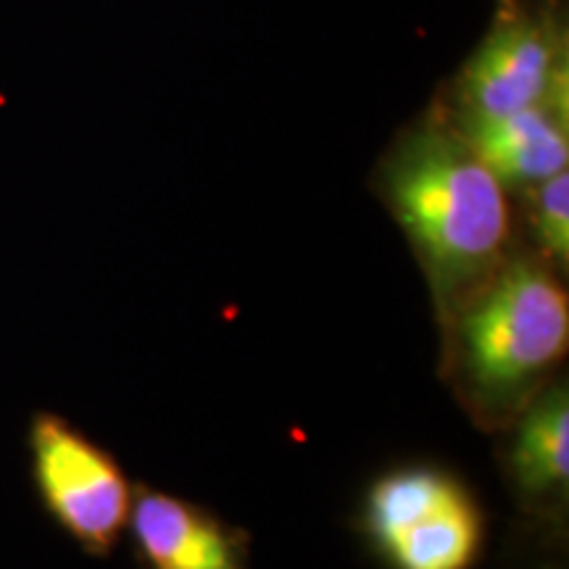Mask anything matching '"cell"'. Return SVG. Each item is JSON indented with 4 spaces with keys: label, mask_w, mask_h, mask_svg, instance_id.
Returning <instances> with one entry per match:
<instances>
[{
    "label": "cell",
    "mask_w": 569,
    "mask_h": 569,
    "mask_svg": "<svg viewBox=\"0 0 569 569\" xmlns=\"http://www.w3.org/2000/svg\"><path fill=\"white\" fill-rule=\"evenodd\" d=\"M388 188L438 288L453 290L486 272L507 243L503 184L467 142L419 134L398 153Z\"/></svg>",
    "instance_id": "6da1fadb"
},
{
    "label": "cell",
    "mask_w": 569,
    "mask_h": 569,
    "mask_svg": "<svg viewBox=\"0 0 569 569\" xmlns=\"http://www.w3.org/2000/svg\"><path fill=\"white\" fill-rule=\"evenodd\" d=\"M467 146L501 184H538L567 169V109L546 98L507 117L469 119Z\"/></svg>",
    "instance_id": "52a82bcc"
},
{
    "label": "cell",
    "mask_w": 569,
    "mask_h": 569,
    "mask_svg": "<svg viewBox=\"0 0 569 569\" xmlns=\"http://www.w3.org/2000/svg\"><path fill=\"white\" fill-rule=\"evenodd\" d=\"M515 472L530 490L565 488L569 478V398L551 390L525 417L515 443Z\"/></svg>",
    "instance_id": "ba28073f"
},
{
    "label": "cell",
    "mask_w": 569,
    "mask_h": 569,
    "mask_svg": "<svg viewBox=\"0 0 569 569\" xmlns=\"http://www.w3.org/2000/svg\"><path fill=\"white\" fill-rule=\"evenodd\" d=\"M559 77L549 34L538 24L511 19L498 24L469 61L461 96L469 119H493L543 103Z\"/></svg>",
    "instance_id": "5b68a950"
},
{
    "label": "cell",
    "mask_w": 569,
    "mask_h": 569,
    "mask_svg": "<svg viewBox=\"0 0 569 569\" xmlns=\"http://www.w3.org/2000/svg\"><path fill=\"white\" fill-rule=\"evenodd\" d=\"M140 557L151 569H246L238 540L206 511L142 490L130 509Z\"/></svg>",
    "instance_id": "8992f818"
},
{
    "label": "cell",
    "mask_w": 569,
    "mask_h": 569,
    "mask_svg": "<svg viewBox=\"0 0 569 569\" xmlns=\"http://www.w3.org/2000/svg\"><path fill=\"white\" fill-rule=\"evenodd\" d=\"M32 478L51 517L92 557H106L130 525L132 490L101 446L42 411L30 427Z\"/></svg>",
    "instance_id": "277c9868"
},
{
    "label": "cell",
    "mask_w": 569,
    "mask_h": 569,
    "mask_svg": "<svg viewBox=\"0 0 569 569\" xmlns=\"http://www.w3.org/2000/svg\"><path fill=\"white\" fill-rule=\"evenodd\" d=\"M369 538L390 569H472L482 549V517L446 472L398 469L369 490Z\"/></svg>",
    "instance_id": "3957f363"
},
{
    "label": "cell",
    "mask_w": 569,
    "mask_h": 569,
    "mask_svg": "<svg viewBox=\"0 0 569 569\" xmlns=\"http://www.w3.org/2000/svg\"><path fill=\"white\" fill-rule=\"evenodd\" d=\"M569 303L565 288L536 264H511L461 322V351L475 388L511 398L565 353Z\"/></svg>",
    "instance_id": "7a4b0ae2"
},
{
    "label": "cell",
    "mask_w": 569,
    "mask_h": 569,
    "mask_svg": "<svg viewBox=\"0 0 569 569\" xmlns=\"http://www.w3.org/2000/svg\"><path fill=\"white\" fill-rule=\"evenodd\" d=\"M536 227L540 240L557 259L569 256V174L565 172L538 182Z\"/></svg>",
    "instance_id": "9c48e42d"
}]
</instances>
